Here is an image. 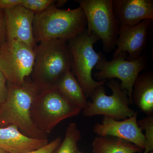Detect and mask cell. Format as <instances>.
<instances>
[{
    "label": "cell",
    "instance_id": "4316f807",
    "mask_svg": "<svg viewBox=\"0 0 153 153\" xmlns=\"http://www.w3.org/2000/svg\"><path fill=\"white\" fill-rule=\"evenodd\" d=\"M77 153H83L82 152H81V151H79V150H78L77 151Z\"/></svg>",
    "mask_w": 153,
    "mask_h": 153
},
{
    "label": "cell",
    "instance_id": "ba28073f",
    "mask_svg": "<svg viewBox=\"0 0 153 153\" xmlns=\"http://www.w3.org/2000/svg\"><path fill=\"white\" fill-rule=\"evenodd\" d=\"M35 57V50L27 44L6 40L0 46V71L7 82L22 85L32 73Z\"/></svg>",
    "mask_w": 153,
    "mask_h": 153
},
{
    "label": "cell",
    "instance_id": "5bb4252c",
    "mask_svg": "<svg viewBox=\"0 0 153 153\" xmlns=\"http://www.w3.org/2000/svg\"><path fill=\"white\" fill-rule=\"evenodd\" d=\"M49 143L22 134L16 126L0 128V149L8 153H25L38 149Z\"/></svg>",
    "mask_w": 153,
    "mask_h": 153
},
{
    "label": "cell",
    "instance_id": "44dd1931",
    "mask_svg": "<svg viewBox=\"0 0 153 153\" xmlns=\"http://www.w3.org/2000/svg\"><path fill=\"white\" fill-rule=\"evenodd\" d=\"M61 143V138L58 137L40 149L25 153H52L59 146Z\"/></svg>",
    "mask_w": 153,
    "mask_h": 153
},
{
    "label": "cell",
    "instance_id": "cb8c5ba5",
    "mask_svg": "<svg viewBox=\"0 0 153 153\" xmlns=\"http://www.w3.org/2000/svg\"><path fill=\"white\" fill-rule=\"evenodd\" d=\"M22 0H0V9L4 10L20 5Z\"/></svg>",
    "mask_w": 153,
    "mask_h": 153
},
{
    "label": "cell",
    "instance_id": "52a82bcc",
    "mask_svg": "<svg viewBox=\"0 0 153 153\" xmlns=\"http://www.w3.org/2000/svg\"><path fill=\"white\" fill-rule=\"evenodd\" d=\"M85 14L86 31L102 41L103 50L108 53L116 49L119 27L113 10V0H76Z\"/></svg>",
    "mask_w": 153,
    "mask_h": 153
},
{
    "label": "cell",
    "instance_id": "5b68a950",
    "mask_svg": "<svg viewBox=\"0 0 153 153\" xmlns=\"http://www.w3.org/2000/svg\"><path fill=\"white\" fill-rule=\"evenodd\" d=\"M100 40L97 35L85 30L68 41L72 57L71 71L87 98L96 88L107 81H95L92 78V70L104 57L101 52H97L94 49V45Z\"/></svg>",
    "mask_w": 153,
    "mask_h": 153
},
{
    "label": "cell",
    "instance_id": "d4e9b609",
    "mask_svg": "<svg viewBox=\"0 0 153 153\" xmlns=\"http://www.w3.org/2000/svg\"><path fill=\"white\" fill-rule=\"evenodd\" d=\"M57 4H55L57 7H63V6L65 5V4L67 2V1L66 0H59V1H57Z\"/></svg>",
    "mask_w": 153,
    "mask_h": 153
},
{
    "label": "cell",
    "instance_id": "4fadbf2b",
    "mask_svg": "<svg viewBox=\"0 0 153 153\" xmlns=\"http://www.w3.org/2000/svg\"><path fill=\"white\" fill-rule=\"evenodd\" d=\"M113 10L119 27H132L153 19V0H113Z\"/></svg>",
    "mask_w": 153,
    "mask_h": 153
},
{
    "label": "cell",
    "instance_id": "83f0119b",
    "mask_svg": "<svg viewBox=\"0 0 153 153\" xmlns=\"http://www.w3.org/2000/svg\"><path fill=\"white\" fill-rule=\"evenodd\" d=\"M135 153H143V152H137ZM149 153H153V152H150Z\"/></svg>",
    "mask_w": 153,
    "mask_h": 153
},
{
    "label": "cell",
    "instance_id": "6da1fadb",
    "mask_svg": "<svg viewBox=\"0 0 153 153\" xmlns=\"http://www.w3.org/2000/svg\"><path fill=\"white\" fill-rule=\"evenodd\" d=\"M55 4L35 14L33 29L36 43L55 39L68 41L86 30L87 22L81 7L63 10Z\"/></svg>",
    "mask_w": 153,
    "mask_h": 153
},
{
    "label": "cell",
    "instance_id": "277c9868",
    "mask_svg": "<svg viewBox=\"0 0 153 153\" xmlns=\"http://www.w3.org/2000/svg\"><path fill=\"white\" fill-rule=\"evenodd\" d=\"M81 111L53 87L40 89L33 100L30 115L36 128L47 135L62 121L76 116Z\"/></svg>",
    "mask_w": 153,
    "mask_h": 153
},
{
    "label": "cell",
    "instance_id": "30bf717a",
    "mask_svg": "<svg viewBox=\"0 0 153 153\" xmlns=\"http://www.w3.org/2000/svg\"><path fill=\"white\" fill-rule=\"evenodd\" d=\"M138 113L123 120L103 116L101 123H97L93 132L98 136H111L132 143L143 151L145 148V137L137 124Z\"/></svg>",
    "mask_w": 153,
    "mask_h": 153
},
{
    "label": "cell",
    "instance_id": "484cf974",
    "mask_svg": "<svg viewBox=\"0 0 153 153\" xmlns=\"http://www.w3.org/2000/svg\"><path fill=\"white\" fill-rule=\"evenodd\" d=\"M0 153H8L6 152H5L3 150L1 149H0Z\"/></svg>",
    "mask_w": 153,
    "mask_h": 153
},
{
    "label": "cell",
    "instance_id": "603a6c76",
    "mask_svg": "<svg viewBox=\"0 0 153 153\" xmlns=\"http://www.w3.org/2000/svg\"><path fill=\"white\" fill-rule=\"evenodd\" d=\"M7 40L5 18L4 10L0 9V46Z\"/></svg>",
    "mask_w": 153,
    "mask_h": 153
},
{
    "label": "cell",
    "instance_id": "ac0fdd59",
    "mask_svg": "<svg viewBox=\"0 0 153 153\" xmlns=\"http://www.w3.org/2000/svg\"><path fill=\"white\" fill-rule=\"evenodd\" d=\"M81 138V132L76 124L69 123L63 142L52 153H77L79 150L77 145Z\"/></svg>",
    "mask_w": 153,
    "mask_h": 153
},
{
    "label": "cell",
    "instance_id": "d6986e66",
    "mask_svg": "<svg viewBox=\"0 0 153 153\" xmlns=\"http://www.w3.org/2000/svg\"><path fill=\"white\" fill-rule=\"evenodd\" d=\"M137 124L142 131L145 132V148L143 152H153V114L137 120Z\"/></svg>",
    "mask_w": 153,
    "mask_h": 153
},
{
    "label": "cell",
    "instance_id": "7402d4cb",
    "mask_svg": "<svg viewBox=\"0 0 153 153\" xmlns=\"http://www.w3.org/2000/svg\"><path fill=\"white\" fill-rule=\"evenodd\" d=\"M7 80L0 71V107L5 102L8 95Z\"/></svg>",
    "mask_w": 153,
    "mask_h": 153
},
{
    "label": "cell",
    "instance_id": "7a4b0ae2",
    "mask_svg": "<svg viewBox=\"0 0 153 153\" xmlns=\"http://www.w3.org/2000/svg\"><path fill=\"white\" fill-rule=\"evenodd\" d=\"M8 95L0 107V128L16 126L25 135L38 139H47V135L39 131L33 123L30 110L40 88L29 77L22 85H13L7 82Z\"/></svg>",
    "mask_w": 153,
    "mask_h": 153
},
{
    "label": "cell",
    "instance_id": "9a60e30c",
    "mask_svg": "<svg viewBox=\"0 0 153 153\" xmlns=\"http://www.w3.org/2000/svg\"><path fill=\"white\" fill-rule=\"evenodd\" d=\"M133 103L147 116L153 114V73H141L133 86Z\"/></svg>",
    "mask_w": 153,
    "mask_h": 153
},
{
    "label": "cell",
    "instance_id": "8992f818",
    "mask_svg": "<svg viewBox=\"0 0 153 153\" xmlns=\"http://www.w3.org/2000/svg\"><path fill=\"white\" fill-rule=\"evenodd\" d=\"M106 85L112 91L111 95H107L104 85H100L90 95L82 114L86 117L103 115L116 120H123L134 116L138 111L130 107L133 104L127 91L121 87L120 82L114 79L106 81Z\"/></svg>",
    "mask_w": 153,
    "mask_h": 153
},
{
    "label": "cell",
    "instance_id": "9c48e42d",
    "mask_svg": "<svg viewBox=\"0 0 153 153\" xmlns=\"http://www.w3.org/2000/svg\"><path fill=\"white\" fill-rule=\"evenodd\" d=\"M126 54L123 53L117 57L108 61L104 57L99 61L95 66L97 70L94 74L97 81L117 78L121 81V87L127 91L129 98L132 99L133 86L137 77L146 66L147 56L142 55L136 60H127Z\"/></svg>",
    "mask_w": 153,
    "mask_h": 153
},
{
    "label": "cell",
    "instance_id": "7c38bea8",
    "mask_svg": "<svg viewBox=\"0 0 153 153\" xmlns=\"http://www.w3.org/2000/svg\"><path fill=\"white\" fill-rule=\"evenodd\" d=\"M151 21L144 20L135 26L120 27L112 59L126 53L129 61L140 58L146 45Z\"/></svg>",
    "mask_w": 153,
    "mask_h": 153
},
{
    "label": "cell",
    "instance_id": "e0dca14e",
    "mask_svg": "<svg viewBox=\"0 0 153 153\" xmlns=\"http://www.w3.org/2000/svg\"><path fill=\"white\" fill-rule=\"evenodd\" d=\"M93 153H135L142 150L128 141L111 136H97L91 143Z\"/></svg>",
    "mask_w": 153,
    "mask_h": 153
},
{
    "label": "cell",
    "instance_id": "8fae6325",
    "mask_svg": "<svg viewBox=\"0 0 153 153\" xmlns=\"http://www.w3.org/2000/svg\"><path fill=\"white\" fill-rule=\"evenodd\" d=\"M4 11L7 40L20 41L35 50L37 43L33 34V22L36 14L21 5Z\"/></svg>",
    "mask_w": 153,
    "mask_h": 153
},
{
    "label": "cell",
    "instance_id": "3957f363",
    "mask_svg": "<svg viewBox=\"0 0 153 153\" xmlns=\"http://www.w3.org/2000/svg\"><path fill=\"white\" fill-rule=\"evenodd\" d=\"M35 63L30 76L40 89L55 87L59 79L72 67L68 41L55 39L40 42L35 49Z\"/></svg>",
    "mask_w": 153,
    "mask_h": 153
},
{
    "label": "cell",
    "instance_id": "ffe728a7",
    "mask_svg": "<svg viewBox=\"0 0 153 153\" xmlns=\"http://www.w3.org/2000/svg\"><path fill=\"white\" fill-rule=\"evenodd\" d=\"M56 1L54 0H22L20 5L36 14L44 11Z\"/></svg>",
    "mask_w": 153,
    "mask_h": 153
},
{
    "label": "cell",
    "instance_id": "2e32d148",
    "mask_svg": "<svg viewBox=\"0 0 153 153\" xmlns=\"http://www.w3.org/2000/svg\"><path fill=\"white\" fill-rule=\"evenodd\" d=\"M70 103L81 110L87 103V97L71 70L57 81L55 87Z\"/></svg>",
    "mask_w": 153,
    "mask_h": 153
}]
</instances>
